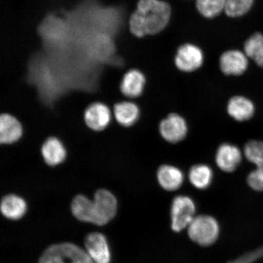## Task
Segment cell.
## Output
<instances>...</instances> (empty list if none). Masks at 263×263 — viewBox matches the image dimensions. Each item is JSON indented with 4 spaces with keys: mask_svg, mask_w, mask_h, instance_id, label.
I'll list each match as a JSON object with an SVG mask.
<instances>
[{
    "mask_svg": "<svg viewBox=\"0 0 263 263\" xmlns=\"http://www.w3.org/2000/svg\"><path fill=\"white\" fill-rule=\"evenodd\" d=\"M172 10L162 0H139L136 11L131 15L130 30L138 37L157 34L170 21Z\"/></svg>",
    "mask_w": 263,
    "mask_h": 263,
    "instance_id": "6da1fadb",
    "label": "cell"
},
{
    "mask_svg": "<svg viewBox=\"0 0 263 263\" xmlns=\"http://www.w3.org/2000/svg\"><path fill=\"white\" fill-rule=\"evenodd\" d=\"M71 206L75 218L80 221L104 226L116 215L118 202L112 193L102 189L95 193L94 201L79 195L73 199Z\"/></svg>",
    "mask_w": 263,
    "mask_h": 263,
    "instance_id": "7a4b0ae2",
    "label": "cell"
},
{
    "mask_svg": "<svg viewBox=\"0 0 263 263\" xmlns=\"http://www.w3.org/2000/svg\"><path fill=\"white\" fill-rule=\"evenodd\" d=\"M95 263L87 252L72 243L49 246L39 259V263Z\"/></svg>",
    "mask_w": 263,
    "mask_h": 263,
    "instance_id": "3957f363",
    "label": "cell"
},
{
    "mask_svg": "<svg viewBox=\"0 0 263 263\" xmlns=\"http://www.w3.org/2000/svg\"><path fill=\"white\" fill-rule=\"evenodd\" d=\"M187 229L190 238L201 246H211L219 238V223L211 216L203 215L195 217Z\"/></svg>",
    "mask_w": 263,
    "mask_h": 263,
    "instance_id": "277c9868",
    "label": "cell"
},
{
    "mask_svg": "<svg viewBox=\"0 0 263 263\" xmlns=\"http://www.w3.org/2000/svg\"><path fill=\"white\" fill-rule=\"evenodd\" d=\"M196 205L190 197L180 195L175 197L171 207L172 228L175 232H180L188 228L195 218Z\"/></svg>",
    "mask_w": 263,
    "mask_h": 263,
    "instance_id": "5b68a950",
    "label": "cell"
},
{
    "mask_svg": "<svg viewBox=\"0 0 263 263\" xmlns=\"http://www.w3.org/2000/svg\"><path fill=\"white\" fill-rule=\"evenodd\" d=\"M159 133L170 143H177L185 139L188 133L186 121L179 114H171L159 124Z\"/></svg>",
    "mask_w": 263,
    "mask_h": 263,
    "instance_id": "8992f818",
    "label": "cell"
},
{
    "mask_svg": "<svg viewBox=\"0 0 263 263\" xmlns=\"http://www.w3.org/2000/svg\"><path fill=\"white\" fill-rule=\"evenodd\" d=\"M174 62L176 67L181 71L193 72L203 64V52L195 45L184 44L177 50Z\"/></svg>",
    "mask_w": 263,
    "mask_h": 263,
    "instance_id": "52a82bcc",
    "label": "cell"
},
{
    "mask_svg": "<svg viewBox=\"0 0 263 263\" xmlns=\"http://www.w3.org/2000/svg\"><path fill=\"white\" fill-rule=\"evenodd\" d=\"M242 154L234 144L226 143L220 145L216 151L215 161L219 168L226 173L237 169L242 161Z\"/></svg>",
    "mask_w": 263,
    "mask_h": 263,
    "instance_id": "ba28073f",
    "label": "cell"
},
{
    "mask_svg": "<svg viewBox=\"0 0 263 263\" xmlns=\"http://www.w3.org/2000/svg\"><path fill=\"white\" fill-rule=\"evenodd\" d=\"M248 57L238 50L223 52L219 59V67L223 74L239 76L245 73L248 67Z\"/></svg>",
    "mask_w": 263,
    "mask_h": 263,
    "instance_id": "9c48e42d",
    "label": "cell"
},
{
    "mask_svg": "<svg viewBox=\"0 0 263 263\" xmlns=\"http://www.w3.org/2000/svg\"><path fill=\"white\" fill-rule=\"evenodd\" d=\"M88 254L95 263H110V253L106 237L100 233H91L85 239Z\"/></svg>",
    "mask_w": 263,
    "mask_h": 263,
    "instance_id": "30bf717a",
    "label": "cell"
},
{
    "mask_svg": "<svg viewBox=\"0 0 263 263\" xmlns=\"http://www.w3.org/2000/svg\"><path fill=\"white\" fill-rule=\"evenodd\" d=\"M84 119L87 126L92 130H102L110 122V111L106 105L95 103L91 104L85 110Z\"/></svg>",
    "mask_w": 263,
    "mask_h": 263,
    "instance_id": "8fae6325",
    "label": "cell"
},
{
    "mask_svg": "<svg viewBox=\"0 0 263 263\" xmlns=\"http://www.w3.org/2000/svg\"><path fill=\"white\" fill-rule=\"evenodd\" d=\"M157 179L163 190L174 192L183 185L184 174L182 170L176 166L163 164L157 170Z\"/></svg>",
    "mask_w": 263,
    "mask_h": 263,
    "instance_id": "7c38bea8",
    "label": "cell"
},
{
    "mask_svg": "<svg viewBox=\"0 0 263 263\" xmlns=\"http://www.w3.org/2000/svg\"><path fill=\"white\" fill-rule=\"evenodd\" d=\"M145 84L146 78L143 73L134 69L124 74L121 82L120 89L128 98H137L143 93Z\"/></svg>",
    "mask_w": 263,
    "mask_h": 263,
    "instance_id": "4fadbf2b",
    "label": "cell"
},
{
    "mask_svg": "<svg viewBox=\"0 0 263 263\" xmlns=\"http://www.w3.org/2000/svg\"><path fill=\"white\" fill-rule=\"evenodd\" d=\"M227 110L233 119L238 121H245L251 119L254 115L255 106L249 99L236 96L230 99Z\"/></svg>",
    "mask_w": 263,
    "mask_h": 263,
    "instance_id": "5bb4252c",
    "label": "cell"
},
{
    "mask_svg": "<svg viewBox=\"0 0 263 263\" xmlns=\"http://www.w3.org/2000/svg\"><path fill=\"white\" fill-rule=\"evenodd\" d=\"M23 129L21 123L9 114L0 117V141L2 144H11L21 139Z\"/></svg>",
    "mask_w": 263,
    "mask_h": 263,
    "instance_id": "9a60e30c",
    "label": "cell"
},
{
    "mask_svg": "<svg viewBox=\"0 0 263 263\" xmlns=\"http://www.w3.org/2000/svg\"><path fill=\"white\" fill-rule=\"evenodd\" d=\"M43 157L48 165L55 166L64 162L67 153L64 144L57 138L50 137L42 147Z\"/></svg>",
    "mask_w": 263,
    "mask_h": 263,
    "instance_id": "2e32d148",
    "label": "cell"
},
{
    "mask_svg": "<svg viewBox=\"0 0 263 263\" xmlns=\"http://www.w3.org/2000/svg\"><path fill=\"white\" fill-rule=\"evenodd\" d=\"M140 111L137 105L132 102H121L115 105L114 115L118 123L124 127H130L137 122Z\"/></svg>",
    "mask_w": 263,
    "mask_h": 263,
    "instance_id": "e0dca14e",
    "label": "cell"
},
{
    "mask_svg": "<svg viewBox=\"0 0 263 263\" xmlns=\"http://www.w3.org/2000/svg\"><path fill=\"white\" fill-rule=\"evenodd\" d=\"M1 211L3 215L8 219H21L26 212V202L22 197L16 195L6 196L2 200Z\"/></svg>",
    "mask_w": 263,
    "mask_h": 263,
    "instance_id": "ac0fdd59",
    "label": "cell"
},
{
    "mask_svg": "<svg viewBox=\"0 0 263 263\" xmlns=\"http://www.w3.org/2000/svg\"><path fill=\"white\" fill-rule=\"evenodd\" d=\"M189 178L191 183L196 189L205 190L211 185L213 173L211 167L205 164L194 165L190 170Z\"/></svg>",
    "mask_w": 263,
    "mask_h": 263,
    "instance_id": "d6986e66",
    "label": "cell"
},
{
    "mask_svg": "<svg viewBox=\"0 0 263 263\" xmlns=\"http://www.w3.org/2000/svg\"><path fill=\"white\" fill-rule=\"evenodd\" d=\"M245 53L259 67H263V35L255 33L245 42Z\"/></svg>",
    "mask_w": 263,
    "mask_h": 263,
    "instance_id": "ffe728a7",
    "label": "cell"
},
{
    "mask_svg": "<svg viewBox=\"0 0 263 263\" xmlns=\"http://www.w3.org/2000/svg\"><path fill=\"white\" fill-rule=\"evenodd\" d=\"M226 0H196V8L200 14L212 18L224 11Z\"/></svg>",
    "mask_w": 263,
    "mask_h": 263,
    "instance_id": "44dd1931",
    "label": "cell"
},
{
    "mask_svg": "<svg viewBox=\"0 0 263 263\" xmlns=\"http://www.w3.org/2000/svg\"><path fill=\"white\" fill-rule=\"evenodd\" d=\"M245 156L256 167L263 166V141L252 140L246 144Z\"/></svg>",
    "mask_w": 263,
    "mask_h": 263,
    "instance_id": "7402d4cb",
    "label": "cell"
},
{
    "mask_svg": "<svg viewBox=\"0 0 263 263\" xmlns=\"http://www.w3.org/2000/svg\"><path fill=\"white\" fill-rule=\"evenodd\" d=\"M254 0H226L224 11L230 17L244 15L251 9Z\"/></svg>",
    "mask_w": 263,
    "mask_h": 263,
    "instance_id": "603a6c76",
    "label": "cell"
},
{
    "mask_svg": "<svg viewBox=\"0 0 263 263\" xmlns=\"http://www.w3.org/2000/svg\"><path fill=\"white\" fill-rule=\"evenodd\" d=\"M247 180L252 189L256 192H263V166L256 167L249 174Z\"/></svg>",
    "mask_w": 263,
    "mask_h": 263,
    "instance_id": "cb8c5ba5",
    "label": "cell"
},
{
    "mask_svg": "<svg viewBox=\"0 0 263 263\" xmlns=\"http://www.w3.org/2000/svg\"><path fill=\"white\" fill-rule=\"evenodd\" d=\"M262 258H263V247L250 252L248 254H243L229 263H254Z\"/></svg>",
    "mask_w": 263,
    "mask_h": 263,
    "instance_id": "d4e9b609",
    "label": "cell"
}]
</instances>
